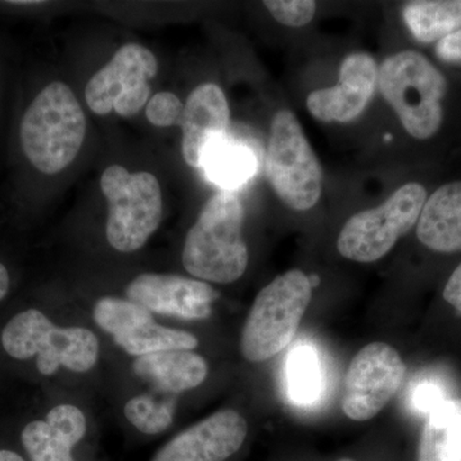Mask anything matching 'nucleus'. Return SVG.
Instances as JSON below:
<instances>
[{"label": "nucleus", "mask_w": 461, "mask_h": 461, "mask_svg": "<svg viewBox=\"0 0 461 461\" xmlns=\"http://www.w3.org/2000/svg\"><path fill=\"white\" fill-rule=\"evenodd\" d=\"M86 118L71 87L45 86L30 103L20 124V144L36 171L51 176L71 165L83 147Z\"/></svg>", "instance_id": "obj_1"}, {"label": "nucleus", "mask_w": 461, "mask_h": 461, "mask_svg": "<svg viewBox=\"0 0 461 461\" xmlns=\"http://www.w3.org/2000/svg\"><path fill=\"white\" fill-rule=\"evenodd\" d=\"M242 223L244 206L235 194L222 191L212 196L185 240V269L200 281L214 284L241 278L249 263Z\"/></svg>", "instance_id": "obj_2"}, {"label": "nucleus", "mask_w": 461, "mask_h": 461, "mask_svg": "<svg viewBox=\"0 0 461 461\" xmlns=\"http://www.w3.org/2000/svg\"><path fill=\"white\" fill-rule=\"evenodd\" d=\"M378 86L412 138L427 140L439 131L447 81L429 58L415 50L386 58L378 67Z\"/></svg>", "instance_id": "obj_3"}, {"label": "nucleus", "mask_w": 461, "mask_h": 461, "mask_svg": "<svg viewBox=\"0 0 461 461\" xmlns=\"http://www.w3.org/2000/svg\"><path fill=\"white\" fill-rule=\"evenodd\" d=\"M312 294L311 277L300 269L282 273L262 288L242 329V357L260 363L285 350L295 339Z\"/></svg>", "instance_id": "obj_4"}, {"label": "nucleus", "mask_w": 461, "mask_h": 461, "mask_svg": "<svg viewBox=\"0 0 461 461\" xmlns=\"http://www.w3.org/2000/svg\"><path fill=\"white\" fill-rule=\"evenodd\" d=\"M2 345L9 357L26 360L36 357L39 372L54 375L59 366L85 373L99 357V341L83 327H57L41 312L29 309L14 315L2 333Z\"/></svg>", "instance_id": "obj_5"}, {"label": "nucleus", "mask_w": 461, "mask_h": 461, "mask_svg": "<svg viewBox=\"0 0 461 461\" xmlns=\"http://www.w3.org/2000/svg\"><path fill=\"white\" fill-rule=\"evenodd\" d=\"M100 189L108 202L109 245L121 253L138 251L162 222L159 181L153 173H131L114 165L103 172Z\"/></svg>", "instance_id": "obj_6"}, {"label": "nucleus", "mask_w": 461, "mask_h": 461, "mask_svg": "<svg viewBox=\"0 0 461 461\" xmlns=\"http://www.w3.org/2000/svg\"><path fill=\"white\" fill-rule=\"evenodd\" d=\"M266 172L276 195L293 211L305 212L320 202L323 171L293 112L273 117Z\"/></svg>", "instance_id": "obj_7"}, {"label": "nucleus", "mask_w": 461, "mask_h": 461, "mask_svg": "<svg viewBox=\"0 0 461 461\" xmlns=\"http://www.w3.org/2000/svg\"><path fill=\"white\" fill-rule=\"evenodd\" d=\"M427 198L429 194L423 185L408 182L384 204L353 215L339 232V253L353 262L382 259L417 226Z\"/></svg>", "instance_id": "obj_8"}, {"label": "nucleus", "mask_w": 461, "mask_h": 461, "mask_svg": "<svg viewBox=\"0 0 461 461\" xmlns=\"http://www.w3.org/2000/svg\"><path fill=\"white\" fill-rule=\"evenodd\" d=\"M158 74V60L148 48L126 44L115 51L108 65L91 76L85 87V100L94 113L115 112L121 117H133L147 107L150 81Z\"/></svg>", "instance_id": "obj_9"}, {"label": "nucleus", "mask_w": 461, "mask_h": 461, "mask_svg": "<svg viewBox=\"0 0 461 461\" xmlns=\"http://www.w3.org/2000/svg\"><path fill=\"white\" fill-rule=\"evenodd\" d=\"M405 375V363L393 346L384 342L364 346L346 373L342 411L354 421L373 420L396 395Z\"/></svg>", "instance_id": "obj_10"}, {"label": "nucleus", "mask_w": 461, "mask_h": 461, "mask_svg": "<svg viewBox=\"0 0 461 461\" xmlns=\"http://www.w3.org/2000/svg\"><path fill=\"white\" fill-rule=\"evenodd\" d=\"M248 435L244 417L226 409L173 437L151 461H230L241 453Z\"/></svg>", "instance_id": "obj_11"}, {"label": "nucleus", "mask_w": 461, "mask_h": 461, "mask_svg": "<svg viewBox=\"0 0 461 461\" xmlns=\"http://www.w3.org/2000/svg\"><path fill=\"white\" fill-rule=\"evenodd\" d=\"M126 295L150 313L199 321L211 317L212 303L220 294L196 278L142 273L130 282Z\"/></svg>", "instance_id": "obj_12"}, {"label": "nucleus", "mask_w": 461, "mask_h": 461, "mask_svg": "<svg viewBox=\"0 0 461 461\" xmlns=\"http://www.w3.org/2000/svg\"><path fill=\"white\" fill-rule=\"evenodd\" d=\"M336 86L309 94L306 107L321 122L348 123L368 107L378 84V66L373 57L354 53L339 67Z\"/></svg>", "instance_id": "obj_13"}, {"label": "nucleus", "mask_w": 461, "mask_h": 461, "mask_svg": "<svg viewBox=\"0 0 461 461\" xmlns=\"http://www.w3.org/2000/svg\"><path fill=\"white\" fill-rule=\"evenodd\" d=\"M230 112L223 90L202 84L191 91L182 114V157L193 168L202 169L206 150L226 138Z\"/></svg>", "instance_id": "obj_14"}, {"label": "nucleus", "mask_w": 461, "mask_h": 461, "mask_svg": "<svg viewBox=\"0 0 461 461\" xmlns=\"http://www.w3.org/2000/svg\"><path fill=\"white\" fill-rule=\"evenodd\" d=\"M84 412L63 403L44 420H33L21 432V444L30 461H80L75 450L86 436Z\"/></svg>", "instance_id": "obj_15"}, {"label": "nucleus", "mask_w": 461, "mask_h": 461, "mask_svg": "<svg viewBox=\"0 0 461 461\" xmlns=\"http://www.w3.org/2000/svg\"><path fill=\"white\" fill-rule=\"evenodd\" d=\"M415 232L420 244L436 253L461 251V181L442 185L427 198Z\"/></svg>", "instance_id": "obj_16"}, {"label": "nucleus", "mask_w": 461, "mask_h": 461, "mask_svg": "<svg viewBox=\"0 0 461 461\" xmlns=\"http://www.w3.org/2000/svg\"><path fill=\"white\" fill-rule=\"evenodd\" d=\"M132 371L165 393H184L205 381L208 363L189 350H171L142 355L132 363Z\"/></svg>", "instance_id": "obj_17"}, {"label": "nucleus", "mask_w": 461, "mask_h": 461, "mask_svg": "<svg viewBox=\"0 0 461 461\" xmlns=\"http://www.w3.org/2000/svg\"><path fill=\"white\" fill-rule=\"evenodd\" d=\"M417 461H461L460 397H447L427 415Z\"/></svg>", "instance_id": "obj_18"}, {"label": "nucleus", "mask_w": 461, "mask_h": 461, "mask_svg": "<svg viewBox=\"0 0 461 461\" xmlns=\"http://www.w3.org/2000/svg\"><path fill=\"white\" fill-rule=\"evenodd\" d=\"M202 169L209 181L233 193L254 177L258 158L254 149L227 135L206 150Z\"/></svg>", "instance_id": "obj_19"}, {"label": "nucleus", "mask_w": 461, "mask_h": 461, "mask_svg": "<svg viewBox=\"0 0 461 461\" xmlns=\"http://www.w3.org/2000/svg\"><path fill=\"white\" fill-rule=\"evenodd\" d=\"M409 32L423 44L438 42L461 29V0H418L403 7Z\"/></svg>", "instance_id": "obj_20"}, {"label": "nucleus", "mask_w": 461, "mask_h": 461, "mask_svg": "<svg viewBox=\"0 0 461 461\" xmlns=\"http://www.w3.org/2000/svg\"><path fill=\"white\" fill-rule=\"evenodd\" d=\"M114 341L127 354L135 355L136 357L163 351H191L199 345L198 339L193 333L159 326L156 321L142 324L131 332L115 338Z\"/></svg>", "instance_id": "obj_21"}, {"label": "nucleus", "mask_w": 461, "mask_h": 461, "mask_svg": "<svg viewBox=\"0 0 461 461\" xmlns=\"http://www.w3.org/2000/svg\"><path fill=\"white\" fill-rule=\"evenodd\" d=\"M288 396L300 405L314 402L321 393L320 357L313 348L302 345L291 351L286 363Z\"/></svg>", "instance_id": "obj_22"}, {"label": "nucleus", "mask_w": 461, "mask_h": 461, "mask_svg": "<svg viewBox=\"0 0 461 461\" xmlns=\"http://www.w3.org/2000/svg\"><path fill=\"white\" fill-rule=\"evenodd\" d=\"M94 321L113 339L126 335L142 324L154 321L153 315L131 300L103 297L94 308Z\"/></svg>", "instance_id": "obj_23"}, {"label": "nucleus", "mask_w": 461, "mask_h": 461, "mask_svg": "<svg viewBox=\"0 0 461 461\" xmlns=\"http://www.w3.org/2000/svg\"><path fill=\"white\" fill-rule=\"evenodd\" d=\"M123 411L133 429L145 436L160 435L171 427L173 421L171 406L148 395L132 397Z\"/></svg>", "instance_id": "obj_24"}, {"label": "nucleus", "mask_w": 461, "mask_h": 461, "mask_svg": "<svg viewBox=\"0 0 461 461\" xmlns=\"http://www.w3.org/2000/svg\"><path fill=\"white\" fill-rule=\"evenodd\" d=\"M264 5L276 21L290 27L308 25L317 11V3L312 0H268Z\"/></svg>", "instance_id": "obj_25"}, {"label": "nucleus", "mask_w": 461, "mask_h": 461, "mask_svg": "<svg viewBox=\"0 0 461 461\" xmlns=\"http://www.w3.org/2000/svg\"><path fill=\"white\" fill-rule=\"evenodd\" d=\"M184 104L177 95L169 91H160L149 99L145 115L149 122L157 127H172L181 124Z\"/></svg>", "instance_id": "obj_26"}, {"label": "nucleus", "mask_w": 461, "mask_h": 461, "mask_svg": "<svg viewBox=\"0 0 461 461\" xmlns=\"http://www.w3.org/2000/svg\"><path fill=\"white\" fill-rule=\"evenodd\" d=\"M447 397L445 396L444 390L435 382L424 381L417 384L411 391V405L415 411L420 414L429 415L437 405H439Z\"/></svg>", "instance_id": "obj_27"}, {"label": "nucleus", "mask_w": 461, "mask_h": 461, "mask_svg": "<svg viewBox=\"0 0 461 461\" xmlns=\"http://www.w3.org/2000/svg\"><path fill=\"white\" fill-rule=\"evenodd\" d=\"M436 54L446 63L461 66V29L437 42Z\"/></svg>", "instance_id": "obj_28"}, {"label": "nucleus", "mask_w": 461, "mask_h": 461, "mask_svg": "<svg viewBox=\"0 0 461 461\" xmlns=\"http://www.w3.org/2000/svg\"><path fill=\"white\" fill-rule=\"evenodd\" d=\"M442 297L457 314H461V263L446 282Z\"/></svg>", "instance_id": "obj_29"}, {"label": "nucleus", "mask_w": 461, "mask_h": 461, "mask_svg": "<svg viewBox=\"0 0 461 461\" xmlns=\"http://www.w3.org/2000/svg\"><path fill=\"white\" fill-rule=\"evenodd\" d=\"M9 290V273L5 264L0 263V300L5 299Z\"/></svg>", "instance_id": "obj_30"}, {"label": "nucleus", "mask_w": 461, "mask_h": 461, "mask_svg": "<svg viewBox=\"0 0 461 461\" xmlns=\"http://www.w3.org/2000/svg\"><path fill=\"white\" fill-rule=\"evenodd\" d=\"M0 461H27L23 455L9 448H0Z\"/></svg>", "instance_id": "obj_31"}, {"label": "nucleus", "mask_w": 461, "mask_h": 461, "mask_svg": "<svg viewBox=\"0 0 461 461\" xmlns=\"http://www.w3.org/2000/svg\"><path fill=\"white\" fill-rule=\"evenodd\" d=\"M336 461H360V460L357 459V457H354V456H344V457H339V459H338Z\"/></svg>", "instance_id": "obj_32"}]
</instances>
